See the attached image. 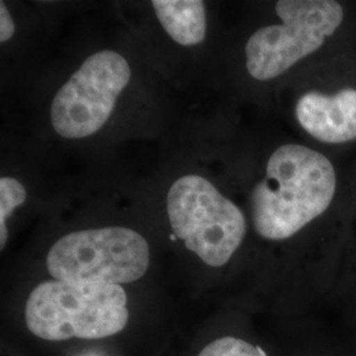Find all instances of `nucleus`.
<instances>
[{
	"mask_svg": "<svg viewBox=\"0 0 356 356\" xmlns=\"http://www.w3.org/2000/svg\"><path fill=\"white\" fill-rule=\"evenodd\" d=\"M335 191L327 157L300 144L281 145L251 195L256 232L269 241L291 238L327 210Z\"/></svg>",
	"mask_w": 356,
	"mask_h": 356,
	"instance_id": "f257e3e1",
	"label": "nucleus"
},
{
	"mask_svg": "<svg viewBox=\"0 0 356 356\" xmlns=\"http://www.w3.org/2000/svg\"><path fill=\"white\" fill-rule=\"evenodd\" d=\"M296 118L310 136L322 143L355 140L356 90H341L334 95L309 91L296 104Z\"/></svg>",
	"mask_w": 356,
	"mask_h": 356,
	"instance_id": "0eeeda50",
	"label": "nucleus"
},
{
	"mask_svg": "<svg viewBox=\"0 0 356 356\" xmlns=\"http://www.w3.org/2000/svg\"><path fill=\"white\" fill-rule=\"evenodd\" d=\"M173 232L210 267L225 266L241 247L247 223L241 209L206 178H178L166 200Z\"/></svg>",
	"mask_w": 356,
	"mask_h": 356,
	"instance_id": "7ed1b4c3",
	"label": "nucleus"
},
{
	"mask_svg": "<svg viewBox=\"0 0 356 356\" xmlns=\"http://www.w3.org/2000/svg\"><path fill=\"white\" fill-rule=\"evenodd\" d=\"M276 13L282 23L260 28L245 45L247 70L259 81L281 76L318 51L344 17L334 0H280Z\"/></svg>",
	"mask_w": 356,
	"mask_h": 356,
	"instance_id": "39448f33",
	"label": "nucleus"
},
{
	"mask_svg": "<svg viewBox=\"0 0 356 356\" xmlns=\"http://www.w3.org/2000/svg\"><path fill=\"white\" fill-rule=\"evenodd\" d=\"M198 356H266V354L252 343L225 337L207 344Z\"/></svg>",
	"mask_w": 356,
	"mask_h": 356,
	"instance_id": "9d476101",
	"label": "nucleus"
},
{
	"mask_svg": "<svg viewBox=\"0 0 356 356\" xmlns=\"http://www.w3.org/2000/svg\"><path fill=\"white\" fill-rule=\"evenodd\" d=\"M127 294L120 285L45 281L29 294L26 323L44 341L102 339L127 326Z\"/></svg>",
	"mask_w": 356,
	"mask_h": 356,
	"instance_id": "f03ea898",
	"label": "nucleus"
},
{
	"mask_svg": "<svg viewBox=\"0 0 356 356\" xmlns=\"http://www.w3.org/2000/svg\"><path fill=\"white\" fill-rule=\"evenodd\" d=\"M148 266V243L126 227L72 232L54 243L47 256L51 277L67 282L127 284L143 277Z\"/></svg>",
	"mask_w": 356,
	"mask_h": 356,
	"instance_id": "20e7f679",
	"label": "nucleus"
},
{
	"mask_svg": "<svg viewBox=\"0 0 356 356\" xmlns=\"http://www.w3.org/2000/svg\"><path fill=\"white\" fill-rule=\"evenodd\" d=\"M153 10L166 33L179 45L191 47L204 41L206 11L201 0H154Z\"/></svg>",
	"mask_w": 356,
	"mask_h": 356,
	"instance_id": "6e6552de",
	"label": "nucleus"
},
{
	"mask_svg": "<svg viewBox=\"0 0 356 356\" xmlns=\"http://www.w3.org/2000/svg\"><path fill=\"white\" fill-rule=\"evenodd\" d=\"M131 79L126 58L113 51L90 56L56 94L51 107L54 131L66 139L98 132Z\"/></svg>",
	"mask_w": 356,
	"mask_h": 356,
	"instance_id": "423d86ee",
	"label": "nucleus"
},
{
	"mask_svg": "<svg viewBox=\"0 0 356 356\" xmlns=\"http://www.w3.org/2000/svg\"><path fill=\"white\" fill-rule=\"evenodd\" d=\"M26 200V191L22 182L16 178H0V247L4 248L8 232L6 222L13 214V210L24 204Z\"/></svg>",
	"mask_w": 356,
	"mask_h": 356,
	"instance_id": "1a4fd4ad",
	"label": "nucleus"
},
{
	"mask_svg": "<svg viewBox=\"0 0 356 356\" xmlns=\"http://www.w3.org/2000/svg\"><path fill=\"white\" fill-rule=\"evenodd\" d=\"M15 23L8 13L4 1H0V41L6 42L13 38L15 33Z\"/></svg>",
	"mask_w": 356,
	"mask_h": 356,
	"instance_id": "9b49d317",
	"label": "nucleus"
}]
</instances>
